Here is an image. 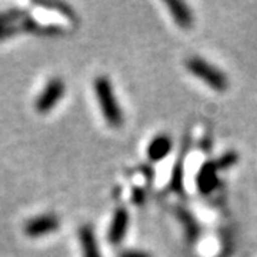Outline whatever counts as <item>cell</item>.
<instances>
[{
  "mask_svg": "<svg viewBox=\"0 0 257 257\" xmlns=\"http://www.w3.org/2000/svg\"><path fill=\"white\" fill-rule=\"evenodd\" d=\"M94 93H96L97 104L100 107L101 116L107 121V124L111 127H120L123 124V111L109 77L106 76L96 77Z\"/></svg>",
  "mask_w": 257,
  "mask_h": 257,
  "instance_id": "obj_1",
  "label": "cell"
},
{
  "mask_svg": "<svg viewBox=\"0 0 257 257\" xmlns=\"http://www.w3.org/2000/svg\"><path fill=\"white\" fill-rule=\"evenodd\" d=\"M186 66H187V70L190 73L194 74L196 77H199L206 84H209L211 89L219 90V92H223L227 89L229 83H227L226 74L209 62L203 60L200 57H192L187 60Z\"/></svg>",
  "mask_w": 257,
  "mask_h": 257,
  "instance_id": "obj_2",
  "label": "cell"
},
{
  "mask_svg": "<svg viewBox=\"0 0 257 257\" xmlns=\"http://www.w3.org/2000/svg\"><path fill=\"white\" fill-rule=\"evenodd\" d=\"M64 93H66V84L63 79L52 77L46 86L42 89L40 94L37 96L36 103H35L36 110L42 114L52 111L63 99Z\"/></svg>",
  "mask_w": 257,
  "mask_h": 257,
  "instance_id": "obj_3",
  "label": "cell"
},
{
  "mask_svg": "<svg viewBox=\"0 0 257 257\" xmlns=\"http://www.w3.org/2000/svg\"><path fill=\"white\" fill-rule=\"evenodd\" d=\"M60 227V219L53 213H43L32 217L25 224V234L30 239H39L53 234Z\"/></svg>",
  "mask_w": 257,
  "mask_h": 257,
  "instance_id": "obj_4",
  "label": "cell"
},
{
  "mask_svg": "<svg viewBox=\"0 0 257 257\" xmlns=\"http://www.w3.org/2000/svg\"><path fill=\"white\" fill-rule=\"evenodd\" d=\"M128 211L124 207H117L116 211L113 213V219L109 226V231H107V240L113 246L120 244L124 236L127 234L128 229Z\"/></svg>",
  "mask_w": 257,
  "mask_h": 257,
  "instance_id": "obj_5",
  "label": "cell"
},
{
  "mask_svg": "<svg viewBox=\"0 0 257 257\" xmlns=\"http://www.w3.org/2000/svg\"><path fill=\"white\" fill-rule=\"evenodd\" d=\"M77 236H79V243L82 247L83 257H101L97 237H96L93 226H90V224L82 226L79 229Z\"/></svg>",
  "mask_w": 257,
  "mask_h": 257,
  "instance_id": "obj_6",
  "label": "cell"
},
{
  "mask_svg": "<svg viewBox=\"0 0 257 257\" xmlns=\"http://www.w3.org/2000/svg\"><path fill=\"white\" fill-rule=\"evenodd\" d=\"M172 150V140L166 135L156 136L150 142V145L147 146V157L152 162H159L162 159H165L169 152Z\"/></svg>",
  "mask_w": 257,
  "mask_h": 257,
  "instance_id": "obj_7",
  "label": "cell"
},
{
  "mask_svg": "<svg viewBox=\"0 0 257 257\" xmlns=\"http://www.w3.org/2000/svg\"><path fill=\"white\" fill-rule=\"evenodd\" d=\"M166 6L170 10V15L173 16L175 22L183 29H189L193 23V16L190 13V9L187 8V5H184L182 2L172 0V2H166Z\"/></svg>",
  "mask_w": 257,
  "mask_h": 257,
  "instance_id": "obj_8",
  "label": "cell"
},
{
  "mask_svg": "<svg viewBox=\"0 0 257 257\" xmlns=\"http://www.w3.org/2000/svg\"><path fill=\"white\" fill-rule=\"evenodd\" d=\"M119 257H152L143 250H135V248H128V250H123L119 254Z\"/></svg>",
  "mask_w": 257,
  "mask_h": 257,
  "instance_id": "obj_9",
  "label": "cell"
}]
</instances>
